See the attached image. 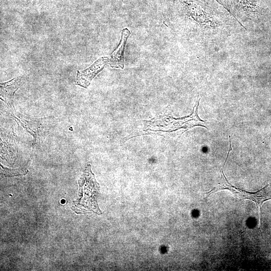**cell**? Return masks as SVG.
Masks as SVG:
<instances>
[{"label":"cell","mask_w":271,"mask_h":271,"mask_svg":"<svg viewBox=\"0 0 271 271\" xmlns=\"http://www.w3.org/2000/svg\"><path fill=\"white\" fill-rule=\"evenodd\" d=\"M1 174L6 177H12L25 175L27 174L28 171L23 168L9 169L4 167L1 164Z\"/></svg>","instance_id":"9"},{"label":"cell","mask_w":271,"mask_h":271,"mask_svg":"<svg viewBox=\"0 0 271 271\" xmlns=\"http://www.w3.org/2000/svg\"><path fill=\"white\" fill-rule=\"evenodd\" d=\"M220 171L221 172L220 182L215 187L205 194H207L208 196L217 191L227 190L236 197L253 202L258 208L259 228H261V208L264 202L271 199V190L270 189L271 182L257 192H249L231 184L226 178L223 169L220 170Z\"/></svg>","instance_id":"3"},{"label":"cell","mask_w":271,"mask_h":271,"mask_svg":"<svg viewBox=\"0 0 271 271\" xmlns=\"http://www.w3.org/2000/svg\"><path fill=\"white\" fill-rule=\"evenodd\" d=\"M24 77L21 76L13 78L9 81L1 83V99L5 102L11 109L14 108L13 98L14 94L24 83Z\"/></svg>","instance_id":"6"},{"label":"cell","mask_w":271,"mask_h":271,"mask_svg":"<svg viewBox=\"0 0 271 271\" xmlns=\"http://www.w3.org/2000/svg\"><path fill=\"white\" fill-rule=\"evenodd\" d=\"M183 4L187 15L199 24L213 27L215 20L200 3L192 0H183Z\"/></svg>","instance_id":"4"},{"label":"cell","mask_w":271,"mask_h":271,"mask_svg":"<svg viewBox=\"0 0 271 271\" xmlns=\"http://www.w3.org/2000/svg\"><path fill=\"white\" fill-rule=\"evenodd\" d=\"M108 57H102L97 60L88 68L82 71H78L76 75L75 84L84 88H87L92 80L99 73L108 62Z\"/></svg>","instance_id":"5"},{"label":"cell","mask_w":271,"mask_h":271,"mask_svg":"<svg viewBox=\"0 0 271 271\" xmlns=\"http://www.w3.org/2000/svg\"><path fill=\"white\" fill-rule=\"evenodd\" d=\"M200 100V98H198L192 113L188 116L175 118L169 115L162 114L150 120H144L143 128L139 130L134 137L149 134L174 137L181 134L195 126L207 128L205 125L206 121L202 120L198 115Z\"/></svg>","instance_id":"1"},{"label":"cell","mask_w":271,"mask_h":271,"mask_svg":"<svg viewBox=\"0 0 271 271\" xmlns=\"http://www.w3.org/2000/svg\"><path fill=\"white\" fill-rule=\"evenodd\" d=\"M130 35L129 30L124 28L121 31V38L118 46L108 59V64L112 67L124 68V54L128 38Z\"/></svg>","instance_id":"7"},{"label":"cell","mask_w":271,"mask_h":271,"mask_svg":"<svg viewBox=\"0 0 271 271\" xmlns=\"http://www.w3.org/2000/svg\"><path fill=\"white\" fill-rule=\"evenodd\" d=\"M234 9L247 15L256 14L259 7L258 0H234Z\"/></svg>","instance_id":"8"},{"label":"cell","mask_w":271,"mask_h":271,"mask_svg":"<svg viewBox=\"0 0 271 271\" xmlns=\"http://www.w3.org/2000/svg\"><path fill=\"white\" fill-rule=\"evenodd\" d=\"M218 4L221 5L229 13L233 16L237 22L243 28L245 29V27L243 26L242 24L239 22L236 17L235 14L234 12L233 9L231 7V5L229 1V0H215Z\"/></svg>","instance_id":"10"},{"label":"cell","mask_w":271,"mask_h":271,"mask_svg":"<svg viewBox=\"0 0 271 271\" xmlns=\"http://www.w3.org/2000/svg\"><path fill=\"white\" fill-rule=\"evenodd\" d=\"M78 197L72 207L73 211L78 214L92 212L98 215L101 214L102 212L97 203L100 186L91 171L90 165L86 166L78 180Z\"/></svg>","instance_id":"2"}]
</instances>
